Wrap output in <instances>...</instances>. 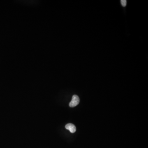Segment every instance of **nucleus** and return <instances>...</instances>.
I'll list each match as a JSON object with an SVG mask.
<instances>
[{
	"instance_id": "obj_3",
	"label": "nucleus",
	"mask_w": 148,
	"mask_h": 148,
	"mask_svg": "<svg viewBox=\"0 0 148 148\" xmlns=\"http://www.w3.org/2000/svg\"><path fill=\"white\" fill-rule=\"evenodd\" d=\"M121 3L122 6L124 7L126 5L127 1L126 0H121Z\"/></svg>"
},
{
	"instance_id": "obj_2",
	"label": "nucleus",
	"mask_w": 148,
	"mask_h": 148,
	"mask_svg": "<svg viewBox=\"0 0 148 148\" xmlns=\"http://www.w3.org/2000/svg\"><path fill=\"white\" fill-rule=\"evenodd\" d=\"M65 128L66 129L69 130L72 133H75L76 130V128L75 125L72 123H68L66 124L65 126Z\"/></svg>"
},
{
	"instance_id": "obj_1",
	"label": "nucleus",
	"mask_w": 148,
	"mask_h": 148,
	"mask_svg": "<svg viewBox=\"0 0 148 148\" xmlns=\"http://www.w3.org/2000/svg\"><path fill=\"white\" fill-rule=\"evenodd\" d=\"M80 100L78 96L77 95H73L72 97V100L70 103L69 106L71 108H74L76 106L79 104Z\"/></svg>"
}]
</instances>
